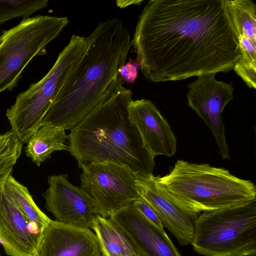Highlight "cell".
<instances>
[{"label": "cell", "instance_id": "6da1fadb", "mask_svg": "<svg viewBox=\"0 0 256 256\" xmlns=\"http://www.w3.org/2000/svg\"><path fill=\"white\" fill-rule=\"evenodd\" d=\"M131 42L154 82L228 72L242 56L227 0H150Z\"/></svg>", "mask_w": 256, "mask_h": 256}, {"label": "cell", "instance_id": "7a4b0ae2", "mask_svg": "<svg viewBox=\"0 0 256 256\" xmlns=\"http://www.w3.org/2000/svg\"><path fill=\"white\" fill-rule=\"evenodd\" d=\"M88 46L42 118L41 126L72 130L108 95L132 46L120 20L98 23Z\"/></svg>", "mask_w": 256, "mask_h": 256}, {"label": "cell", "instance_id": "3957f363", "mask_svg": "<svg viewBox=\"0 0 256 256\" xmlns=\"http://www.w3.org/2000/svg\"><path fill=\"white\" fill-rule=\"evenodd\" d=\"M122 84L118 72L104 100L70 130L68 150L81 168L110 162L126 166L136 175L150 176L154 157L130 117L132 92Z\"/></svg>", "mask_w": 256, "mask_h": 256}, {"label": "cell", "instance_id": "277c9868", "mask_svg": "<svg viewBox=\"0 0 256 256\" xmlns=\"http://www.w3.org/2000/svg\"><path fill=\"white\" fill-rule=\"evenodd\" d=\"M156 178L174 200L198 214L256 199L253 182L206 164L178 160L169 173Z\"/></svg>", "mask_w": 256, "mask_h": 256}, {"label": "cell", "instance_id": "5b68a950", "mask_svg": "<svg viewBox=\"0 0 256 256\" xmlns=\"http://www.w3.org/2000/svg\"><path fill=\"white\" fill-rule=\"evenodd\" d=\"M191 244L204 256H255L256 199L200 214Z\"/></svg>", "mask_w": 256, "mask_h": 256}, {"label": "cell", "instance_id": "8992f818", "mask_svg": "<svg viewBox=\"0 0 256 256\" xmlns=\"http://www.w3.org/2000/svg\"><path fill=\"white\" fill-rule=\"evenodd\" d=\"M88 46L87 38L72 35L48 74L20 93L14 104L6 110L11 130L22 144L27 143L41 126L46 112Z\"/></svg>", "mask_w": 256, "mask_h": 256}, {"label": "cell", "instance_id": "52a82bcc", "mask_svg": "<svg viewBox=\"0 0 256 256\" xmlns=\"http://www.w3.org/2000/svg\"><path fill=\"white\" fill-rule=\"evenodd\" d=\"M69 20L66 17L38 15L23 18L0 35V92L16 86L32 59L46 54V47Z\"/></svg>", "mask_w": 256, "mask_h": 256}, {"label": "cell", "instance_id": "ba28073f", "mask_svg": "<svg viewBox=\"0 0 256 256\" xmlns=\"http://www.w3.org/2000/svg\"><path fill=\"white\" fill-rule=\"evenodd\" d=\"M82 169L80 188L90 199L96 214L108 218L140 197L136 174L126 166L108 162Z\"/></svg>", "mask_w": 256, "mask_h": 256}, {"label": "cell", "instance_id": "9c48e42d", "mask_svg": "<svg viewBox=\"0 0 256 256\" xmlns=\"http://www.w3.org/2000/svg\"><path fill=\"white\" fill-rule=\"evenodd\" d=\"M215 74L198 76L187 86L188 104L210 128L222 158L230 159L222 113L226 104L234 99V88L230 84L216 80Z\"/></svg>", "mask_w": 256, "mask_h": 256}, {"label": "cell", "instance_id": "30bf717a", "mask_svg": "<svg viewBox=\"0 0 256 256\" xmlns=\"http://www.w3.org/2000/svg\"><path fill=\"white\" fill-rule=\"evenodd\" d=\"M136 180L140 196L154 210L164 227L181 246L191 244L195 222L200 214L174 200L154 175H136Z\"/></svg>", "mask_w": 256, "mask_h": 256}, {"label": "cell", "instance_id": "8fae6325", "mask_svg": "<svg viewBox=\"0 0 256 256\" xmlns=\"http://www.w3.org/2000/svg\"><path fill=\"white\" fill-rule=\"evenodd\" d=\"M66 174L48 178L49 186L42 196L46 208L56 220L74 226L91 228L96 215L86 194L68 180Z\"/></svg>", "mask_w": 256, "mask_h": 256}, {"label": "cell", "instance_id": "7c38bea8", "mask_svg": "<svg viewBox=\"0 0 256 256\" xmlns=\"http://www.w3.org/2000/svg\"><path fill=\"white\" fill-rule=\"evenodd\" d=\"M108 218L126 234L140 256H181L164 228L149 220L134 204Z\"/></svg>", "mask_w": 256, "mask_h": 256}, {"label": "cell", "instance_id": "4fadbf2b", "mask_svg": "<svg viewBox=\"0 0 256 256\" xmlns=\"http://www.w3.org/2000/svg\"><path fill=\"white\" fill-rule=\"evenodd\" d=\"M42 231L20 210L3 185L0 190V239L6 254L35 256Z\"/></svg>", "mask_w": 256, "mask_h": 256}, {"label": "cell", "instance_id": "5bb4252c", "mask_svg": "<svg viewBox=\"0 0 256 256\" xmlns=\"http://www.w3.org/2000/svg\"><path fill=\"white\" fill-rule=\"evenodd\" d=\"M35 256H104L89 228L51 220L42 231Z\"/></svg>", "mask_w": 256, "mask_h": 256}, {"label": "cell", "instance_id": "9a60e30c", "mask_svg": "<svg viewBox=\"0 0 256 256\" xmlns=\"http://www.w3.org/2000/svg\"><path fill=\"white\" fill-rule=\"evenodd\" d=\"M130 117L138 130L149 151L158 156H172L176 152V140L170 126L150 100H132Z\"/></svg>", "mask_w": 256, "mask_h": 256}, {"label": "cell", "instance_id": "2e32d148", "mask_svg": "<svg viewBox=\"0 0 256 256\" xmlns=\"http://www.w3.org/2000/svg\"><path fill=\"white\" fill-rule=\"evenodd\" d=\"M92 228L104 256H140L126 234L109 218L96 214Z\"/></svg>", "mask_w": 256, "mask_h": 256}, {"label": "cell", "instance_id": "e0dca14e", "mask_svg": "<svg viewBox=\"0 0 256 256\" xmlns=\"http://www.w3.org/2000/svg\"><path fill=\"white\" fill-rule=\"evenodd\" d=\"M68 136L64 128L42 125L31 136L25 148L26 155L38 166L57 150H68Z\"/></svg>", "mask_w": 256, "mask_h": 256}, {"label": "cell", "instance_id": "ac0fdd59", "mask_svg": "<svg viewBox=\"0 0 256 256\" xmlns=\"http://www.w3.org/2000/svg\"><path fill=\"white\" fill-rule=\"evenodd\" d=\"M4 186L20 210L43 230L52 220L38 206L27 188L18 182L12 174L7 177Z\"/></svg>", "mask_w": 256, "mask_h": 256}, {"label": "cell", "instance_id": "d6986e66", "mask_svg": "<svg viewBox=\"0 0 256 256\" xmlns=\"http://www.w3.org/2000/svg\"><path fill=\"white\" fill-rule=\"evenodd\" d=\"M238 34L256 44V4L250 0H227Z\"/></svg>", "mask_w": 256, "mask_h": 256}, {"label": "cell", "instance_id": "ffe728a7", "mask_svg": "<svg viewBox=\"0 0 256 256\" xmlns=\"http://www.w3.org/2000/svg\"><path fill=\"white\" fill-rule=\"evenodd\" d=\"M48 4V0H0V26L12 18H30L36 11Z\"/></svg>", "mask_w": 256, "mask_h": 256}, {"label": "cell", "instance_id": "44dd1931", "mask_svg": "<svg viewBox=\"0 0 256 256\" xmlns=\"http://www.w3.org/2000/svg\"><path fill=\"white\" fill-rule=\"evenodd\" d=\"M22 145L12 130L0 134V166H13L21 154Z\"/></svg>", "mask_w": 256, "mask_h": 256}, {"label": "cell", "instance_id": "7402d4cb", "mask_svg": "<svg viewBox=\"0 0 256 256\" xmlns=\"http://www.w3.org/2000/svg\"><path fill=\"white\" fill-rule=\"evenodd\" d=\"M239 46L242 54L240 60L256 64V44L244 35L238 36Z\"/></svg>", "mask_w": 256, "mask_h": 256}, {"label": "cell", "instance_id": "603a6c76", "mask_svg": "<svg viewBox=\"0 0 256 256\" xmlns=\"http://www.w3.org/2000/svg\"><path fill=\"white\" fill-rule=\"evenodd\" d=\"M234 70L250 88H256V65L244 64L238 62Z\"/></svg>", "mask_w": 256, "mask_h": 256}, {"label": "cell", "instance_id": "cb8c5ba5", "mask_svg": "<svg viewBox=\"0 0 256 256\" xmlns=\"http://www.w3.org/2000/svg\"><path fill=\"white\" fill-rule=\"evenodd\" d=\"M140 67L138 61L132 58L121 66L118 70V72L122 77V83L133 84L138 78Z\"/></svg>", "mask_w": 256, "mask_h": 256}, {"label": "cell", "instance_id": "d4e9b609", "mask_svg": "<svg viewBox=\"0 0 256 256\" xmlns=\"http://www.w3.org/2000/svg\"><path fill=\"white\" fill-rule=\"evenodd\" d=\"M133 204L149 220L160 228H164L154 210L140 196Z\"/></svg>", "mask_w": 256, "mask_h": 256}, {"label": "cell", "instance_id": "484cf974", "mask_svg": "<svg viewBox=\"0 0 256 256\" xmlns=\"http://www.w3.org/2000/svg\"><path fill=\"white\" fill-rule=\"evenodd\" d=\"M143 0H116V6L120 8H124L132 4L140 5Z\"/></svg>", "mask_w": 256, "mask_h": 256}, {"label": "cell", "instance_id": "4316f807", "mask_svg": "<svg viewBox=\"0 0 256 256\" xmlns=\"http://www.w3.org/2000/svg\"><path fill=\"white\" fill-rule=\"evenodd\" d=\"M2 181L1 177L0 176V190L1 189L2 186Z\"/></svg>", "mask_w": 256, "mask_h": 256}, {"label": "cell", "instance_id": "83f0119b", "mask_svg": "<svg viewBox=\"0 0 256 256\" xmlns=\"http://www.w3.org/2000/svg\"><path fill=\"white\" fill-rule=\"evenodd\" d=\"M0 244H2V242H1L0 239Z\"/></svg>", "mask_w": 256, "mask_h": 256}, {"label": "cell", "instance_id": "f1b7e54d", "mask_svg": "<svg viewBox=\"0 0 256 256\" xmlns=\"http://www.w3.org/2000/svg\"></svg>", "mask_w": 256, "mask_h": 256}]
</instances>
